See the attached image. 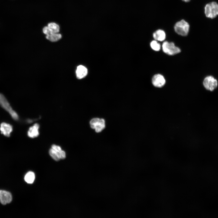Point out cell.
Masks as SVG:
<instances>
[{
	"instance_id": "obj_3",
	"label": "cell",
	"mask_w": 218,
	"mask_h": 218,
	"mask_svg": "<svg viewBox=\"0 0 218 218\" xmlns=\"http://www.w3.org/2000/svg\"><path fill=\"white\" fill-rule=\"evenodd\" d=\"M189 28V24L184 20H182L177 22L174 26L175 32L178 35L183 36L187 35Z\"/></svg>"
},
{
	"instance_id": "obj_11",
	"label": "cell",
	"mask_w": 218,
	"mask_h": 218,
	"mask_svg": "<svg viewBox=\"0 0 218 218\" xmlns=\"http://www.w3.org/2000/svg\"><path fill=\"white\" fill-rule=\"evenodd\" d=\"M54 150L58 157L60 159H64L66 157L65 153L61 150V147L59 146L53 144L51 148Z\"/></svg>"
},
{
	"instance_id": "obj_20",
	"label": "cell",
	"mask_w": 218,
	"mask_h": 218,
	"mask_svg": "<svg viewBox=\"0 0 218 218\" xmlns=\"http://www.w3.org/2000/svg\"><path fill=\"white\" fill-rule=\"evenodd\" d=\"M184 2H189L190 0H182Z\"/></svg>"
},
{
	"instance_id": "obj_4",
	"label": "cell",
	"mask_w": 218,
	"mask_h": 218,
	"mask_svg": "<svg viewBox=\"0 0 218 218\" xmlns=\"http://www.w3.org/2000/svg\"><path fill=\"white\" fill-rule=\"evenodd\" d=\"M162 49L165 53L170 55H173L180 53L181 51L178 47L176 46L172 42L164 41L162 45Z\"/></svg>"
},
{
	"instance_id": "obj_7",
	"label": "cell",
	"mask_w": 218,
	"mask_h": 218,
	"mask_svg": "<svg viewBox=\"0 0 218 218\" xmlns=\"http://www.w3.org/2000/svg\"><path fill=\"white\" fill-rule=\"evenodd\" d=\"M153 85L157 87L160 88L163 87L165 83V80L163 76L158 74L153 76L152 80Z\"/></svg>"
},
{
	"instance_id": "obj_8",
	"label": "cell",
	"mask_w": 218,
	"mask_h": 218,
	"mask_svg": "<svg viewBox=\"0 0 218 218\" xmlns=\"http://www.w3.org/2000/svg\"><path fill=\"white\" fill-rule=\"evenodd\" d=\"M12 200L11 194L9 192L0 190V201L3 205L10 203Z\"/></svg>"
},
{
	"instance_id": "obj_19",
	"label": "cell",
	"mask_w": 218,
	"mask_h": 218,
	"mask_svg": "<svg viewBox=\"0 0 218 218\" xmlns=\"http://www.w3.org/2000/svg\"><path fill=\"white\" fill-rule=\"evenodd\" d=\"M42 31L43 33L46 35L52 33L48 26L44 27Z\"/></svg>"
},
{
	"instance_id": "obj_5",
	"label": "cell",
	"mask_w": 218,
	"mask_h": 218,
	"mask_svg": "<svg viewBox=\"0 0 218 218\" xmlns=\"http://www.w3.org/2000/svg\"><path fill=\"white\" fill-rule=\"evenodd\" d=\"M91 127L94 129L97 132L101 131L105 127V121L103 119L94 118L92 119L90 122Z\"/></svg>"
},
{
	"instance_id": "obj_14",
	"label": "cell",
	"mask_w": 218,
	"mask_h": 218,
	"mask_svg": "<svg viewBox=\"0 0 218 218\" xmlns=\"http://www.w3.org/2000/svg\"><path fill=\"white\" fill-rule=\"evenodd\" d=\"M61 37V35L58 33H52L46 36V38L47 39L52 42L58 41L60 39Z\"/></svg>"
},
{
	"instance_id": "obj_17",
	"label": "cell",
	"mask_w": 218,
	"mask_h": 218,
	"mask_svg": "<svg viewBox=\"0 0 218 218\" xmlns=\"http://www.w3.org/2000/svg\"><path fill=\"white\" fill-rule=\"evenodd\" d=\"M150 45L151 48L155 51H158L160 49V45L156 40L152 41L150 42Z\"/></svg>"
},
{
	"instance_id": "obj_13",
	"label": "cell",
	"mask_w": 218,
	"mask_h": 218,
	"mask_svg": "<svg viewBox=\"0 0 218 218\" xmlns=\"http://www.w3.org/2000/svg\"><path fill=\"white\" fill-rule=\"evenodd\" d=\"M166 34L163 30L158 29L154 32L153 37L155 40L159 41H164L166 38Z\"/></svg>"
},
{
	"instance_id": "obj_10",
	"label": "cell",
	"mask_w": 218,
	"mask_h": 218,
	"mask_svg": "<svg viewBox=\"0 0 218 218\" xmlns=\"http://www.w3.org/2000/svg\"><path fill=\"white\" fill-rule=\"evenodd\" d=\"M39 124L37 123L35 124L30 127L28 132V135L30 138H34L38 137L39 134L38 130Z\"/></svg>"
},
{
	"instance_id": "obj_9",
	"label": "cell",
	"mask_w": 218,
	"mask_h": 218,
	"mask_svg": "<svg viewBox=\"0 0 218 218\" xmlns=\"http://www.w3.org/2000/svg\"><path fill=\"white\" fill-rule=\"evenodd\" d=\"M0 130L1 133L4 136L9 137L12 131V127L10 124L3 122L0 125Z\"/></svg>"
},
{
	"instance_id": "obj_12",
	"label": "cell",
	"mask_w": 218,
	"mask_h": 218,
	"mask_svg": "<svg viewBox=\"0 0 218 218\" xmlns=\"http://www.w3.org/2000/svg\"><path fill=\"white\" fill-rule=\"evenodd\" d=\"M88 70L86 68L82 65L78 66L76 70L77 77L79 79L85 77L87 74Z\"/></svg>"
},
{
	"instance_id": "obj_2",
	"label": "cell",
	"mask_w": 218,
	"mask_h": 218,
	"mask_svg": "<svg viewBox=\"0 0 218 218\" xmlns=\"http://www.w3.org/2000/svg\"><path fill=\"white\" fill-rule=\"evenodd\" d=\"M0 106L8 112L14 120H17L18 119V116L17 114L12 109L5 97L0 93Z\"/></svg>"
},
{
	"instance_id": "obj_18",
	"label": "cell",
	"mask_w": 218,
	"mask_h": 218,
	"mask_svg": "<svg viewBox=\"0 0 218 218\" xmlns=\"http://www.w3.org/2000/svg\"><path fill=\"white\" fill-rule=\"evenodd\" d=\"M49 154L55 160L58 161L60 159L58 157L51 148L49 150Z\"/></svg>"
},
{
	"instance_id": "obj_6",
	"label": "cell",
	"mask_w": 218,
	"mask_h": 218,
	"mask_svg": "<svg viewBox=\"0 0 218 218\" xmlns=\"http://www.w3.org/2000/svg\"><path fill=\"white\" fill-rule=\"evenodd\" d=\"M203 83L205 88L210 91H213L216 89L218 84L216 80L211 76L206 77L203 80Z\"/></svg>"
},
{
	"instance_id": "obj_1",
	"label": "cell",
	"mask_w": 218,
	"mask_h": 218,
	"mask_svg": "<svg viewBox=\"0 0 218 218\" xmlns=\"http://www.w3.org/2000/svg\"><path fill=\"white\" fill-rule=\"evenodd\" d=\"M204 13L206 17L211 19L218 15V4L212 2L206 4L204 7Z\"/></svg>"
},
{
	"instance_id": "obj_16",
	"label": "cell",
	"mask_w": 218,
	"mask_h": 218,
	"mask_svg": "<svg viewBox=\"0 0 218 218\" xmlns=\"http://www.w3.org/2000/svg\"><path fill=\"white\" fill-rule=\"evenodd\" d=\"M48 26L52 33H58L59 31V26L55 23L50 22L48 24Z\"/></svg>"
},
{
	"instance_id": "obj_15",
	"label": "cell",
	"mask_w": 218,
	"mask_h": 218,
	"mask_svg": "<svg viewBox=\"0 0 218 218\" xmlns=\"http://www.w3.org/2000/svg\"><path fill=\"white\" fill-rule=\"evenodd\" d=\"M35 179V175L34 173L31 171L28 172L25 175L24 179L25 181L28 183H32Z\"/></svg>"
}]
</instances>
